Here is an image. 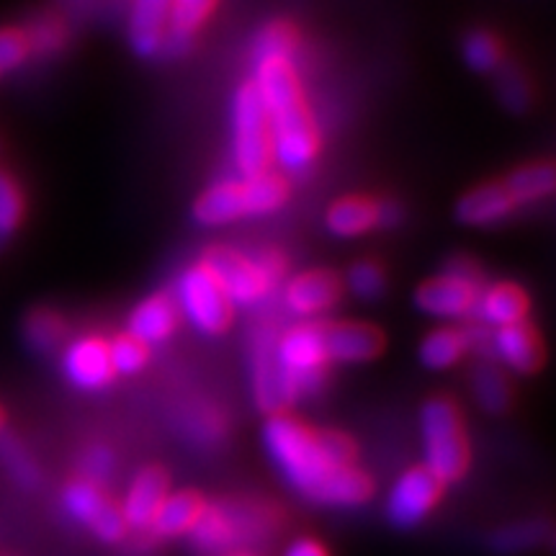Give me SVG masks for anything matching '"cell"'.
<instances>
[{
    "label": "cell",
    "instance_id": "obj_35",
    "mask_svg": "<svg viewBox=\"0 0 556 556\" xmlns=\"http://www.w3.org/2000/svg\"><path fill=\"white\" fill-rule=\"evenodd\" d=\"M24 219V197H21L16 180L0 170V248L5 245Z\"/></svg>",
    "mask_w": 556,
    "mask_h": 556
},
{
    "label": "cell",
    "instance_id": "obj_23",
    "mask_svg": "<svg viewBox=\"0 0 556 556\" xmlns=\"http://www.w3.org/2000/svg\"><path fill=\"white\" fill-rule=\"evenodd\" d=\"M516 208V201L510 199L503 184H484L462 197L456 206V217L467 227H495L510 217Z\"/></svg>",
    "mask_w": 556,
    "mask_h": 556
},
{
    "label": "cell",
    "instance_id": "obj_38",
    "mask_svg": "<svg viewBox=\"0 0 556 556\" xmlns=\"http://www.w3.org/2000/svg\"><path fill=\"white\" fill-rule=\"evenodd\" d=\"M348 289H351V294L356 299L374 302V299H379L387 289L384 270H381L377 263L361 261L351 270H348Z\"/></svg>",
    "mask_w": 556,
    "mask_h": 556
},
{
    "label": "cell",
    "instance_id": "obj_22",
    "mask_svg": "<svg viewBox=\"0 0 556 556\" xmlns=\"http://www.w3.org/2000/svg\"><path fill=\"white\" fill-rule=\"evenodd\" d=\"M214 5H217V0H170L163 54H168V58H184L193 47L197 34L204 29Z\"/></svg>",
    "mask_w": 556,
    "mask_h": 556
},
{
    "label": "cell",
    "instance_id": "obj_14",
    "mask_svg": "<svg viewBox=\"0 0 556 556\" xmlns=\"http://www.w3.org/2000/svg\"><path fill=\"white\" fill-rule=\"evenodd\" d=\"M60 366L70 384L83 389V392H99V389L109 387L111 379L116 377L109 361V343H103L96 336L67 343Z\"/></svg>",
    "mask_w": 556,
    "mask_h": 556
},
{
    "label": "cell",
    "instance_id": "obj_27",
    "mask_svg": "<svg viewBox=\"0 0 556 556\" xmlns=\"http://www.w3.org/2000/svg\"><path fill=\"white\" fill-rule=\"evenodd\" d=\"M467 351L469 348L464 330L438 328L420 343V361L430 371H443V368L458 364Z\"/></svg>",
    "mask_w": 556,
    "mask_h": 556
},
{
    "label": "cell",
    "instance_id": "obj_21",
    "mask_svg": "<svg viewBox=\"0 0 556 556\" xmlns=\"http://www.w3.org/2000/svg\"><path fill=\"white\" fill-rule=\"evenodd\" d=\"M178 307L168 294L148 296L131 309L127 323V336L144 345H157L173 336L178 328Z\"/></svg>",
    "mask_w": 556,
    "mask_h": 556
},
{
    "label": "cell",
    "instance_id": "obj_13",
    "mask_svg": "<svg viewBox=\"0 0 556 556\" xmlns=\"http://www.w3.org/2000/svg\"><path fill=\"white\" fill-rule=\"evenodd\" d=\"M276 338L278 332L270 325H261L250 336V384H253V397L263 413L278 415L289 407L283 397L281 379H278L276 366Z\"/></svg>",
    "mask_w": 556,
    "mask_h": 556
},
{
    "label": "cell",
    "instance_id": "obj_28",
    "mask_svg": "<svg viewBox=\"0 0 556 556\" xmlns=\"http://www.w3.org/2000/svg\"><path fill=\"white\" fill-rule=\"evenodd\" d=\"M548 539L546 520H520V523H510L500 528L490 536V548L497 554H523L531 552L533 546L544 544Z\"/></svg>",
    "mask_w": 556,
    "mask_h": 556
},
{
    "label": "cell",
    "instance_id": "obj_29",
    "mask_svg": "<svg viewBox=\"0 0 556 556\" xmlns=\"http://www.w3.org/2000/svg\"><path fill=\"white\" fill-rule=\"evenodd\" d=\"M65 336H67V323L52 309L31 312L24 323V340L34 353L58 351Z\"/></svg>",
    "mask_w": 556,
    "mask_h": 556
},
{
    "label": "cell",
    "instance_id": "obj_37",
    "mask_svg": "<svg viewBox=\"0 0 556 556\" xmlns=\"http://www.w3.org/2000/svg\"><path fill=\"white\" fill-rule=\"evenodd\" d=\"M497 96L500 101L505 103V109L520 114V111L531 106L533 90H531V83H528V78L518 67L503 65L497 70Z\"/></svg>",
    "mask_w": 556,
    "mask_h": 556
},
{
    "label": "cell",
    "instance_id": "obj_46",
    "mask_svg": "<svg viewBox=\"0 0 556 556\" xmlns=\"http://www.w3.org/2000/svg\"><path fill=\"white\" fill-rule=\"evenodd\" d=\"M0 428H3V409H0Z\"/></svg>",
    "mask_w": 556,
    "mask_h": 556
},
{
    "label": "cell",
    "instance_id": "obj_8",
    "mask_svg": "<svg viewBox=\"0 0 556 556\" xmlns=\"http://www.w3.org/2000/svg\"><path fill=\"white\" fill-rule=\"evenodd\" d=\"M484 276L467 255H454L441 276L430 278L415 294L417 309L438 319H462L475 309Z\"/></svg>",
    "mask_w": 556,
    "mask_h": 556
},
{
    "label": "cell",
    "instance_id": "obj_5",
    "mask_svg": "<svg viewBox=\"0 0 556 556\" xmlns=\"http://www.w3.org/2000/svg\"><path fill=\"white\" fill-rule=\"evenodd\" d=\"M328 364L325 323L309 319V323L278 332L276 366L289 407L323 389L325 379H328Z\"/></svg>",
    "mask_w": 556,
    "mask_h": 556
},
{
    "label": "cell",
    "instance_id": "obj_32",
    "mask_svg": "<svg viewBox=\"0 0 556 556\" xmlns=\"http://www.w3.org/2000/svg\"><path fill=\"white\" fill-rule=\"evenodd\" d=\"M471 389H475V397L486 413H505L510 405V384L495 366H477L471 374Z\"/></svg>",
    "mask_w": 556,
    "mask_h": 556
},
{
    "label": "cell",
    "instance_id": "obj_45",
    "mask_svg": "<svg viewBox=\"0 0 556 556\" xmlns=\"http://www.w3.org/2000/svg\"><path fill=\"white\" fill-rule=\"evenodd\" d=\"M548 536H552V541H548V544H552V548L556 552V533H548Z\"/></svg>",
    "mask_w": 556,
    "mask_h": 556
},
{
    "label": "cell",
    "instance_id": "obj_4",
    "mask_svg": "<svg viewBox=\"0 0 556 556\" xmlns=\"http://www.w3.org/2000/svg\"><path fill=\"white\" fill-rule=\"evenodd\" d=\"M201 263L217 278L229 304L240 309L258 307L266 302L287 276V263L274 250L248 258L232 248H212Z\"/></svg>",
    "mask_w": 556,
    "mask_h": 556
},
{
    "label": "cell",
    "instance_id": "obj_31",
    "mask_svg": "<svg viewBox=\"0 0 556 556\" xmlns=\"http://www.w3.org/2000/svg\"><path fill=\"white\" fill-rule=\"evenodd\" d=\"M0 464L21 490H37L39 469L16 435L0 433Z\"/></svg>",
    "mask_w": 556,
    "mask_h": 556
},
{
    "label": "cell",
    "instance_id": "obj_9",
    "mask_svg": "<svg viewBox=\"0 0 556 556\" xmlns=\"http://www.w3.org/2000/svg\"><path fill=\"white\" fill-rule=\"evenodd\" d=\"M266 513L240 503L204 505L191 528V544L201 554H225L266 533Z\"/></svg>",
    "mask_w": 556,
    "mask_h": 556
},
{
    "label": "cell",
    "instance_id": "obj_19",
    "mask_svg": "<svg viewBox=\"0 0 556 556\" xmlns=\"http://www.w3.org/2000/svg\"><path fill=\"white\" fill-rule=\"evenodd\" d=\"M325 345L328 358L340 364H364L377 358L384 348V338L377 328L364 323H336L325 325Z\"/></svg>",
    "mask_w": 556,
    "mask_h": 556
},
{
    "label": "cell",
    "instance_id": "obj_2",
    "mask_svg": "<svg viewBox=\"0 0 556 556\" xmlns=\"http://www.w3.org/2000/svg\"><path fill=\"white\" fill-rule=\"evenodd\" d=\"M268 114L274 163L289 176L312 168L319 152V131L304 103L294 62L268 60L253 65V80Z\"/></svg>",
    "mask_w": 556,
    "mask_h": 556
},
{
    "label": "cell",
    "instance_id": "obj_39",
    "mask_svg": "<svg viewBox=\"0 0 556 556\" xmlns=\"http://www.w3.org/2000/svg\"><path fill=\"white\" fill-rule=\"evenodd\" d=\"M186 433L201 443V446H212V443H219L222 435H225V422H222V417L214 409H191V415L186 417Z\"/></svg>",
    "mask_w": 556,
    "mask_h": 556
},
{
    "label": "cell",
    "instance_id": "obj_17",
    "mask_svg": "<svg viewBox=\"0 0 556 556\" xmlns=\"http://www.w3.org/2000/svg\"><path fill=\"white\" fill-rule=\"evenodd\" d=\"M170 0H129L127 37L139 58L163 54L165 31H168Z\"/></svg>",
    "mask_w": 556,
    "mask_h": 556
},
{
    "label": "cell",
    "instance_id": "obj_12",
    "mask_svg": "<svg viewBox=\"0 0 556 556\" xmlns=\"http://www.w3.org/2000/svg\"><path fill=\"white\" fill-rule=\"evenodd\" d=\"M443 484L430 475L426 467H415L394 482L387 500L389 520L400 528H413L428 518L438 500H441Z\"/></svg>",
    "mask_w": 556,
    "mask_h": 556
},
{
    "label": "cell",
    "instance_id": "obj_44",
    "mask_svg": "<svg viewBox=\"0 0 556 556\" xmlns=\"http://www.w3.org/2000/svg\"><path fill=\"white\" fill-rule=\"evenodd\" d=\"M99 3H106V0H65V5L73 13H88L90 9H96Z\"/></svg>",
    "mask_w": 556,
    "mask_h": 556
},
{
    "label": "cell",
    "instance_id": "obj_40",
    "mask_svg": "<svg viewBox=\"0 0 556 556\" xmlns=\"http://www.w3.org/2000/svg\"><path fill=\"white\" fill-rule=\"evenodd\" d=\"M29 58L31 54L24 31L0 29V73H9V70L21 67Z\"/></svg>",
    "mask_w": 556,
    "mask_h": 556
},
{
    "label": "cell",
    "instance_id": "obj_43",
    "mask_svg": "<svg viewBox=\"0 0 556 556\" xmlns=\"http://www.w3.org/2000/svg\"><path fill=\"white\" fill-rule=\"evenodd\" d=\"M287 556H328V552H325V548L319 546L317 541L299 539V541H294V544L289 546Z\"/></svg>",
    "mask_w": 556,
    "mask_h": 556
},
{
    "label": "cell",
    "instance_id": "obj_33",
    "mask_svg": "<svg viewBox=\"0 0 556 556\" xmlns=\"http://www.w3.org/2000/svg\"><path fill=\"white\" fill-rule=\"evenodd\" d=\"M464 52V62L477 73H497L503 67V45L495 34L484 31V29H475L464 37L462 45Z\"/></svg>",
    "mask_w": 556,
    "mask_h": 556
},
{
    "label": "cell",
    "instance_id": "obj_20",
    "mask_svg": "<svg viewBox=\"0 0 556 556\" xmlns=\"http://www.w3.org/2000/svg\"><path fill=\"white\" fill-rule=\"evenodd\" d=\"M471 315L484 328H507V325L523 323L528 315V296L516 283H484L479 289Z\"/></svg>",
    "mask_w": 556,
    "mask_h": 556
},
{
    "label": "cell",
    "instance_id": "obj_3",
    "mask_svg": "<svg viewBox=\"0 0 556 556\" xmlns=\"http://www.w3.org/2000/svg\"><path fill=\"white\" fill-rule=\"evenodd\" d=\"M289 184L278 173L219 180L193 204V219L201 227H222L248 217H268L287 204Z\"/></svg>",
    "mask_w": 556,
    "mask_h": 556
},
{
    "label": "cell",
    "instance_id": "obj_25",
    "mask_svg": "<svg viewBox=\"0 0 556 556\" xmlns=\"http://www.w3.org/2000/svg\"><path fill=\"white\" fill-rule=\"evenodd\" d=\"M503 186L516 201V206L533 204V201L548 199L556 193V163H531L510 173Z\"/></svg>",
    "mask_w": 556,
    "mask_h": 556
},
{
    "label": "cell",
    "instance_id": "obj_1",
    "mask_svg": "<svg viewBox=\"0 0 556 556\" xmlns=\"http://www.w3.org/2000/svg\"><path fill=\"white\" fill-rule=\"evenodd\" d=\"M263 443L283 482L302 497L332 507H358L371 497V479L356 467H336L319 446L317 430L296 417L270 415Z\"/></svg>",
    "mask_w": 556,
    "mask_h": 556
},
{
    "label": "cell",
    "instance_id": "obj_10",
    "mask_svg": "<svg viewBox=\"0 0 556 556\" xmlns=\"http://www.w3.org/2000/svg\"><path fill=\"white\" fill-rule=\"evenodd\" d=\"M173 302H176L178 315L189 319L191 328L204 336H219L232 323L235 307L204 263H197L180 274Z\"/></svg>",
    "mask_w": 556,
    "mask_h": 556
},
{
    "label": "cell",
    "instance_id": "obj_26",
    "mask_svg": "<svg viewBox=\"0 0 556 556\" xmlns=\"http://www.w3.org/2000/svg\"><path fill=\"white\" fill-rule=\"evenodd\" d=\"M201 510H204V500L197 492H176L165 497L150 528L155 536H184L197 523Z\"/></svg>",
    "mask_w": 556,
    "mask_h": 556
},
{
    "label": "cell",
    "instance_id": "obj_11",
    "mask_svg": "<svg viewBox=\"0 0 556 556\" xmlns=\"http://www.w3.org/2000/svg\"><path fill=\"white\" fill-rule=\"evenodd\" d=\"M62 505H65V513L75 523L88 526L93 536L101 539L103 544H116V541L127 536V520H124L119 507L101 495L99 484L75 479L62 492Z\"/></svg>",
    "mask_w": 556,
    "mask_h": 556
},
{
    "label": "cell",
    "instance_id": "obj_15",
    "mask_svg": "<svg viewBox=\"0 0 556 556\" xmlns=\"http://www.w3.org/2000/svg\"><path fill=\"white\" fill-rule=\"evenodd\" d=\"M340 299V283L332 274L325 270H307V274H299L289 278L283 283V304L291 315L315 319L336 307Z\"/></svg>",
    "mask_w": 556,
    "mask_h": 556
},
{
    "label": "cell",
    "instance_id": "obj_24",
    "mask_svg": "<svg viewBox=\"0 0 556 556\" xmlns=\"http://www.w3.org/2000/svg\"><path fill=\"white\" fill-rule=\"evenodd\" d=\"M328 229L336 238H361L377 227V201L366 197L338 199L328 208Z\"/></svg>",
    "mask_w": 556,
    "mask_h": 556
},
{
    "label": "cell",
    "instance_id": "obj_36",
    "mask_svg": "<svg viewBox=\"0 0 556 556\" xmlns=\"http://www.w3.org/2000/svg\"><path fill=\"white\" fill-rule=\"evenodd\" d=\"M150 351L148 345L139 343L131 336H119L109 343V361L114 374H124V377H131V374L142 371L144 364H148Z\"/></svg>",
    "mask_w": 556,
    "mask_h": 556
},
{
    "label": "cell",
    "instance_id": "obj_34",
    "mask_svg": "<svg viewBox=\"0 0 556 556\" xmlns=\"http://www.w3.org/2000/svg\"><path fill=\"white\" fill-rule=\"evenodd\" d=\"M26 45H29V54L34 58H52L65 47V26L62 21L52 16L34 18L24 29Z\"/></svg>",
    "mask_w": 556,
    "mask_h": 556
},
{
    "label": "cell",
    "instance_id": "obj_30",
    "mask_svg": "<svg viewBox=\"0 0 556 556\" xmlns=\"http://www.w3.org/2000/svg\"><path fill=\"white\" fill-rule=\"evenodd\" d=\"M296 41H299L296 31L291 29L289 24L276 21V24L263 26L253 39V65H258V62H268V60L294 62Z\"/></svg>",
    "mask_w": 556,
    "mask_h": 556
},
{
    "label": "cell",
    "instance_id": "obj_7",
    "mask_svg": "<svg viewBox=\"0 0 556 556\" xmlns=\"http://www.w3.org/2000/svg\"><path fill=\"white\" fill-rule=\"evenodd\" d=\"M229 122H232L229 124L232 127V160L240 178L268 173L274 165L268 114L253 83H242L235 90Z\"/></svg>",
    "mask_w": 556,
    "mask_h": 556
},
{
    "label": "cell",
    "instance_id": "obj_18",
    "mask_svg": "<svg viewBox=\"0 0 556 556\" xmlns=\"http://www.w3.org/2000/svg\"><path fill=\"white\" fill-rule=\"evenodd\" d=\"M168 471L160 467H148L142 469L131 482L127 500H124L122 516L127 520L129 528H137V531H144V528L152 526L155 520L160 505L168 497Z\"/></svg>",
    "mask_w": 556,
    "mask_h": 556
},
{
    "label": "cell",
    "instance_id": "obj_6",
    "mask_svg": "<svg viewBox=\"0 0 556 556\" xmlns=\"http://www.w3.org/2000/svg\"><path fill=\"white\" fill-rule=\"evenodd\" d=\"M422 451H426V469L441 484L458 482L467 475L469 446L464 435L462 415L446 397H433L426 402L420 413Z\"/></svg>",
    "mask_w": 556,
    "mask_h": 556
},
{
    "label": "cell",
    "instance_id": "obj_42",
    "mask_svg": "<svg viewBox=\"0 0 556 556\" xmlns=\"http://www.w3.org/2000/svg\"><path fill=\"white\" fill-rule=\"evenodd\" d=\"M405 219V212L397 201H377V227H397Z\"/></svg>",
    "mask_w": 556,
    "mask_h": 556
},
{
    "label": "cell",
    "instance_id": "obj_16",
    "mask_svg": "<svg viewBox=\"0 0 556 556\" xmlns=\"http://www.w3.org/2000/svg\"><path fill=\"white\" fill-rule=\"evenodd\" d=\"M490 353L516 374H533L544 364V345L531 323H516L492 330Z\"/></svg>",
    "mask_w": 556,
    "mask_h": 556
},
{
    "label": "cell",
    "instance_id": "obj_41",
    "mask_svg": "<svg viewBox=\"0 0 556 556\" xmlns=\"http://www.w3.org/2000/svg\"><path fill=\"white\" fill-rule=\"evenodd\" d=\"M114 467H116V458L106 446H90L80 458L83 479L93 484H101L103 479H109Z\"/></svg>",
    "mask_w": 556,
    "mask_h": 556
},
{
    "label": "cell",
    "instance_id": "obj_47",
    "mask_svg": "<svg viewBox=\"0 0 556 556\" xmlns=\"http://www.w3.org/2000/svg\"><path fill=\"white\" fill-rule=\"evenodd\" d=\"M232 556H248V554H232Z\"/></svg>",
    "mask_w": 556,
    "mask_h": 556
}]
</instances>
